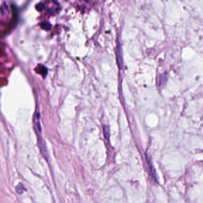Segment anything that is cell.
<instances>
[{"label": "cell", "instance_id": "7a4b0ae2", "mask_svg": "<svg viewBox=\"0 0 203 203\" xmlns=\"http://www.w3.org/2000/svg\"><path fill=\"white\" fill-rule=\"evenodd\" d=\"M104 137L107 140L109 139V136H110V134H109V130L108 127L107 126H104Z\"/></svg>", "mask_w": 203, "mask_h": 203}, {"label": "cell", "instance_id": "3957f363", "mask_svg": "<svg viewBox=\"0 0 203 203\" xmlns=\"http://www.w3.org/2000/svg\"><path fill=\"white\" fill-rule=\"evenodd\" d=\"M41 26L44 28V29H49L50 27V24H49V23L47 22H43L41 24Z\"/></svg>", "mask_w": 203, "mask_h": 203}, {"label": "cell", "instance_id": "6da1fadb", "mask_svg": "<svg viewBox=\"0 0 203 203\" xmlns=\"http://www.w3.org/2000/svg\"><path fill=\"white\" fill-rule=\"evenodd\" d=\"M37 71L38 73H39L40 74L42 75V76H45L47 74V69L45 67V66H42V65H39L37 66Z\"/></svg>", "mask_w": 203, "mask_h": 203}, {"label": "cell", "instance_id": "277c9868", "mask_svg": "<svg viewBox=\"0 0 203 203\" xmlns=\"http://www.w3.org/2000/svg\"><path fill=\"white\" fill-rule=\"evenodd\" d=\"M36 7H37V9L38 10L41 11V10L44 9V4H38L37 5Z\"/></svg>", "mask_w": 203, "mask_h": 203}]
</instances>
